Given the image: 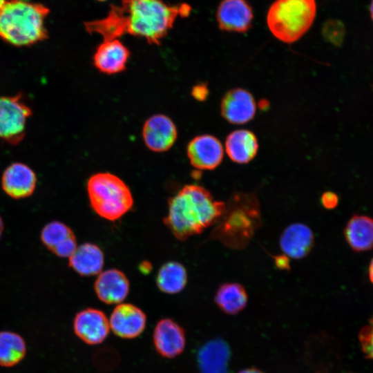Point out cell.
Masks as SVG:
<instances>
[{
  "label": "cell",
  "mask_w": 373,
  "mask_h": 373,
  "mask_svg": "<svg viewBox=\"0 0 373 373\" xmlns=\"http://www.w3.org/2000/svg\"><path fill=\"white\" fill-rule=\"evenodd\" d=\"M153 343L162 357L173 358L180 355L186 346L184 329L175 321L165 318L160 320L153 330Z\"/></svg>",
  "instance_id": "cell-11"
},
{
  "label": "cell",
  "mask_w": 373,
  "mask_h": 373,
  "mask_svg": "<svg viewBox=\"0 0 373 373\" xmlns=\"http://www.w3.org/2000/svg\"><path fill=\"white\" fill-rule=\"evenodd\" d=\"M6 0H0V7L4 3Z\"/></svg>",
  "instance_id": "cell-36"
},
{
  "label": "cell",
  "mask_w": 373,
  "mask_h": 373,
  "mask_svg": "<svg viewBox=\"0 0 373 373\" xmlns=\"http://www.w3.org/2000/svg\"><path fill=\"white\" fill-rule=\"evenodd\" d=\"M321 202L325 209H333L338 206V197L332 191H325L321 195Z\"/></svg>",
  "instance_id": "cell-29"
},
{
  "label": "cell",
  "mask_w": 373,
  "mask_h": 373,
  "mask_svg": "<svg viewBox=\"0 0 373 373\" xmlns=\"http://www.w3.org/2000/svg\"><path fill=\"white\" fill-rule=\"evenodd\" d=\"M37 176L28 165L15 162L9 165L1 177V187L4 192L15 199L30 196L36 188Z\"/></svg>",
  "instance_id": "cell-15"
},
{
  "label": "cell",
  "mask_w": 373,
  "mask_h": 373,
  "mask_svg": "<svg viewBox=\"0 0 373 373\" xmlns=\"http://www.w3.org/2000/svg\"><path fill=\"white\" fill-rule=\"evenodd\" d=\"M372 90H373V86H372Z\"/></svg>",
  "instance_id": "cell-38"
},
{
  "label": "cell",
  "mask_w": 373,
  "mask_h": 373,
  "mask_svg": "<svg viewBox=\"0 0 373 373\" xmlns=\"http://www.w3.org/2000/svg\"><path fill=\"white\" fill-rule=\"evenodd\" d=\"M142 137L146 147L154 152L168 151L175 142L178 130L170 117L157 114L144 123Z\"/></svg>",
  "instance_id": "cell-12"
},
{
  "label": "cell",
  "mask_w": 373,
  "mask_h": 373,
  "mask_svg": "<svg viewBox=\"0 0 373 373\" xmlns=\"http://www.w3.org/2000/svg\"><path fill=\"white\" fill-rule=\"evenodd\" d=\"M3 231V222L1 217L0 216V238L2 235Z\"/></svg>",
  "instance_id": "cell-35"
},
{
  "label": "cell",
  "mask_w": 373,
  "mask_h": 373,
  "mask_svg": "<svg viewBox=\"0 0 373 373\" xmlns=\"http://www.w3.org/2000/svg\"><path fill=\"white\" fill-rule=\"evenodd\" d=\"M368 275L370 282L373 284V258L372 259L369 265Z\"/></svg>",
  "instance_id": "cell-33"
},
{
  "label": "cell",
  "mask_w": 373,
  "mask_h": 373,
  "mask_svg": "<svg viewBox=\"0 0 373 373\" xmlns=\"http://www.w3.org/2000/svg\"><path fill=\"white\" fill-rule=\"evenodd\" d=\"M187 273L180 262L170 261L159 269L156 283L160 291L169 294L181 291L186 285Z\"/></svg>",
  "instance_id": "cell-26"
},
{
  "label": "cell",
  "mask_w": 373,
  "mask_h": 373,
  "mask_svg": "<svg viewBox=\"0 0 373 373\" xmlns=\"http://www.w3.org/2000/svg\"><path fill=\"white\" fill-rule=\"evenodd\" d=\"M130 54L128 48L119 39L104 40L96 48L93 64L104 74L119 73L126 69Z\"/></svg>",
  "instance_id": "cell-16"
},
{
  "label": "cell",
  "mask_w": 373,
  "mask_h": 373,
  "mask_svg": "<svg viewBox=\"0 0 373 373\" xmlns=\"http://www.w3.org/2000/svg\"><path fill=\"white\" fill-rule=\"evenodd\" d=\"M129 281L119 269L102 271L95 282L94 289L98 298L106 304H119L129 291Z\"/></svg>",
  "instance_id": "cell-18"
},
{
  "label": "cell",
  "mask_w": 373,
  "mask_h": 373,
  "mask_svg": "<svg viewBox=\"0 0 373 373\" xmlns=\"http://www.w3.org/2000/svg\"><path fill=\"white\" fill-rule=\"evenodd\" d=\"M359 341L366 357L373 360V316L359 332Z\"/></svg>",
  "instance_id": "cell-28"
},
{
  "label": "cell",
  "mask_w": 373,
  "mask_h": 373,
  "mask_svg": "<svg viewBox=\"0 0 373 373\" xmlns=\"http://www.w3.org/2000/svg\"><path fill=\"white\" fill-rule=\"evenodd\" d=\"M49 9L39 3L8 0L0 7V38L15 46L33 45L48 38L45 18Z\"/></svg>",
  "instance_id": "cell-4"
},
{
  "label": "cell",
  "mask_w": 373,
  "mask_h": 373,
  "mask_svg": "<svg viewBox=\"0 0 373 373\" xmlns=\"http://www.w3.org/2000/svg\"><path fill=\"white\" fill-rule=\"evenodd\" d=\"M344 236L350 247L356 252L373 249V218L365 215H353L348 220Z\"/></svg>",
  "instance_id": "cell-21"
},
{
  "label": "cell",
  "mask_w": 373,
  "mask_h": 373,
  "mask_svg": "<svg viewBox=\"0 0 373 373\" xmlns=\"http://www.w3.org/2000/svg\"><path fill=\"white\" fill-rule=\"evenodd\" d=\"M238 373H264V372L256 367H250V368H246V369L242 370L239 371Z\"/></svg>",
  "instance_id": "cell-32"
},
{
  "label": "cell",
  "mask_w": 373,
  "mask_h": 373,
  "mask_svg": "<svg viewBox=\"0 0 373 373\" xmlns=\"http://www.w3.org/2000/svg\"><path fill=\"white\" fill-rule=\"evenodd\" d=\"M207 89L204 85H196L193 87L192 95L198 100H203L207 97Z\"/></svg>",
  "instance_id": "cell-31"
},
{
  "label": "cell",
  "mask_w": 373,
  "mask_h": 373,
  "mask_svg": "<svg viewBox=\"0 0 373 373\" xmlns=\"http://www.w3.org/2000/svg\"><path fill=\"white\" fill-rule=\"evenodd\" d=\"M248 296L245 288L238 283H225L218 289L215 295L217 306L225 314L234 315L246 307Z\"/></svg>",
  "instance_id": "cell-24"
},
{
  "label": "cell",
  "mask_w": 373,
  "mask_h": 373,
  "mask_svg": "<svg viewBox=\"0 0 373 373\" xmlns=\"http://www.w3.org/2000/svg\"><path fill=\"white\" fill-rule=\"evenodd\" d=\"M99 1H107V0H97Z\"/></svg>",
  "instance_id": "cell-37"
},
{
  "label": "cell",
  "mask_w": 373,
  "mask_h": 373,
  "mask_svg": "<svg viewBox=\"0 0 373 373\" xmlns=\"http://www.w3.org/2000/svg\"><path fill=\"white\" fill-rule=\"evenodd\" d=\"M322 32L325 40L338 46L343 41L345 29L341 21L329 19L325 23Z\"/></svg>",
  "instance_id": "cell-27"
},
{
  "label": "cell",
  "mask_w": 373,
  "mask_h": 373,
  "mask_svg": "<svg viewBox=\"0 0 373 373\" xmlns=\"http://www.w3.org/2000/svg\"><path fill=\"white\" fill-rule=\"evenodd\" d=\"M314 244V236L312 229L303 223H292L282 232L280 248L285 255L293 259H301L307 256Z\"/></svg>",
  "instance_id": "cell-17"
},
{
  "label": "cell",
  "mask_w": 373,
  "mask_h": 373,
  "mask_svg": "<svg viewBox=\"0 0 373 373\" xmlns=\"http://www.w3.org/2000/svg\"><path fill=\"white\" fill-rule=\"evenodd\" d=\"M109 320L97 309L86 308L76 314L73 320L75 335L88 345L102 343L110 331Z\"/></svg>",
  "instance_id": "cell-8"
},
{
  "label": "cell",
  "mask_w": 373,
  "mask_h": 373,
  "mask_svg": "<svg viewBox=\"0 0 373 373\" xmlns=\"http://www.w3.org/2000/svg\"><path fill=\"white\" fill-rule=\"evenodd\" d=\"M68 259L69 266L83 276L99 274L104 263V255L102 249L90 242L77 246Z\"/></svg>",
  "instance_id": "cell-23"
},
{
  "label": "cell",
  "mask_w": 373,
  "mask_h": 373,
  "mask_svg": "<svg viewBox=\"0 0 373 373\" xmlns=\"http://www.w3.org/2000/svg\"><path fill=\"white\" fill-rule=\"evenodd\" d=\"M225 207L204 187L186 184L169 200L164 223L176 238L185 240L215 224Z\"/></svg>",
  "instance_id": "cell-2"
},
{
  "label": "cell",
  "mask_w": 373,
  "mask_h": 373,
  "mask_svg": "<svg viewBox=\"0 0 373 373\" xmlns=\"http://www.w3.org/2000/svg\"><path fill=\"white\" fill-rule=\"evenodd\" d=\"M40 238L48 250L61 258H69L77 247L72 229L59 221L46 224L41 231Z\"/></svg>",
  "instance_id": "cell-19"
},
{
  "label": "cell",
  "mask_w": 373,
  "mask_h": 373,
  "mask_svg": "<svg viewBox=\"0 0 373 373\" xmlns=\"http://www.w3.org/2000/svg\"><path fill=\"white\" fill-rule=\"evenodd\" d=\"M186 153L191 164L198 170H213L222 161L224 151L220 140L211 135H201L188 144Z\"/></svg>",
  "instance_id": "cell-9"
},
{
  "label": "cell",
  "mask_w": 373,
  "mask_h": 373,
  "mask_svg": "<svg viewBox=\"0 0 373 373\" xmlns=\"http://www.w3.org/2000/svg\"><path fill=\"white\" fill-rule=\"evenodd\" d=\"M191 10L186 3L170 4L164 0H120L111 5L107 15L84 22L85 30L97 34L103 41L130 35L159 45L178 17H186Z\"/></svg>",
  "instance_id": "cell-1"
},
{
  "label": "cell",
  "mask_w": 373,
  "mask_h": 373,
  "mask_svg": "<svg viewBox=\"0 0 373 373\" xmlns=\"http://www.w3.org/2000/svg\"><path fill=\"white\" fill-rule=\"evenodd\" d=\"M231 356L229 345L221 339L207 342L199 350L198 363L200 373H228Z\"/></svg>",
  "instance_id": "cell-20"
},
{
  "label": "cell",
  "mask_w": 373,
  "mask_h": 373,
  "mask_svg": "<svg viewBox=\"0 0 373 373\" xmlns=\"http://www.w3.org/2000/svg\"><path fill=\"white\" fill-rule=\"evenodd\" d=\"M86 190L91 208L104 219L117 220L133 206L128 186L113 173L100 172L91 175L87 181Z\"/></svg>",
  "instance_id": "cell-5"
},
{
  "label": "cell",
  "mask_w": 373,
  "mask_h": 373,
  "mask_svg": "<svg viewBox=\"0 0 373 373\" xmlns=\"http://www.w3.org/2000/svg\"><path fill=\"white\" fill-rule=\"evenodd\" d=\"M369 10H370L371 19H372V21L373 22V0L371 1L370 8H369Z\"/></svg>",
  "instance_id": "cell-34"
},
{
  "label": "cell",
  "mask_w": 373,
  "mask_h": 373,
  "mask_svg": "<svg viewBox=\"0 0 373 373\" xmlns=\"http://www.w3.org/2000/svg\"><path fill=\"white\" fill-rule=\"evenodd\" d=\"M261 224L259 202L254 193L231 197L224 213L215 224L211 238L231 249L245 248Z\"/></svg>",
  "instance_id": "cell-3"
},
{
  "label": "cell",
  "mask_w": 373,
  "mask_h": 373,
  "mask_svg": "<svg viewBox=\"0 0 373 373\" xmlns=\"http://www.w3.org/2000/svg\"><path fill=\"white\" fill-rule=\"evenodd\" d=\"M253 11L247 0H222L216 11V19L220 30L245 32L250 29Z\"/></svg>",
  "instance_id": "cell-13"
},
{
  "label": "cell",
  "mask_w": 373,
  "mask_h": 373,
  "mask_svg": "<svg viewBox=\"0 0 373 373\" xmlns=\"http://www.w3.org/2000/svg\"><path fill=\"white\" fill-rule=\"evenodd\" d=\"M220 111L222 116L229 123L243 124L251 120L256 111L253 95L247 90L236 88L223 96Z\"/></svg>",
  "instance_id": "cell-14"
},
{
  "label": "cell",
  "mask_w": 373,
  "mask_h": 373,
  "mask_svg": "<svg viewBox=\"0 0 373 373\" xmlns=\"http://www.w3.org/2000/svg\"><path fill=\"white\" fill-rule=\"evenodd\" d=\"M286 255H278L274 258V262L277 268L282 270H287L289 269V260Z\"/></svg>",
  "instance_id": "cell-30"
},
{
  "label": "cell",
  "mask_w": 373,
  "mask_h": 373,
  "mask_svg": "<svg viewBox=\"0 0 373 373\" xmlns=\"http://www.w3.org/2000/svg\"><path fill=\"white\" fill-rule=\"evenodd\" d=\"M225 149L227 155L233 162L247 164L257 154L258 140L255 134L249 130H236L227 137Z\"/></svg>",
  "instance_id": "cell-22"
},
{
  "label": "cell",
  "mask_w": 373,
  "mask_h": 373,
  "mask_svg": "<svg viewBox=\"0 0 373 373\" xmlns=\"http://www.w3.org/2000/svg\"><path fill=\"white\" fill-rule=\"evenodd\" d=\"M316 14L315 0H276L268 10L267 23L276 38L291 44L308 31Z\"/></svg>",
  "instance_id": "cell-6"
},
{
  "label": "cell",
  "mask_w": 373,
  "mask_h": 373,
  "mask_svg": "<svg viewBox=\"0 0 373 373\" xmlns=\"http://www.w3.org/2000/svg\"><path fill=\"white\" fill-rule=\"evenodd\" d=\"M27 352L24 338L12 331L0 332V366L11 367L19 364Z\"/></svg>",
  "instance_id": "cell-25"
},
{
  "label": "cell",
  "mask_w": 373,
  "mask_h": 373,
  "mask_svg": "<svg viewBox=\"0 0 373 373\" xmlns=\"http://www.w3.org/2000/svg\"><path fill=\"white\" fill-rule=\"evenodd\" d=\"M146 316L138 307L131 303H119L113 309L109 325L117 336L131 339L140 336L146 327Z\"/></svg>",
  "instance_id": "cell-10"
},
{
  "label": "cell",
  "mask_w": 373,
  "mask_h": 373,
  "mask_svg": "<svg viewBox=\"0 0 373 373\" xmlns=\"http://www.w3.org/2000/svg\"><path fill=\"white\" fill-rule=\"evenodd\" d=\"M31 108L21 95L0 97V139L12 145L22 141Z\"/></svg>",
  "instance_id": "cell-7"
}]
</instances>
